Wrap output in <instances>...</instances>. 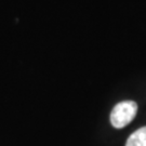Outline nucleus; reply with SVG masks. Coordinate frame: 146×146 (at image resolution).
Masks as SVG:
<instances>
[{"mask_svg":"<svg viewBox=\"0 0 146 146\" xmlns=\"http://www.w3.org/2000/svg\"><path fill=\"white\" fill-rule=\"evenodd\" d=\"M125 146H146V127L133 132L129 136Z\"/></svg>","mask_w":146,"mask_h":146,"instance_id":"f03ea898","label":"nucleus"},{"mask_svg":"<svg viewBox=\"0 0 146 146\" xmlns=\"http://www.w3.org/2000/svg\"><path fill=\"white\" fill-rule=\"evenodd\" d=\"M137 111V105L133 101L120 102L111 110L110 122L117 129H121L129 125L135 117Z\"/></svg>","mask_w":146,"mask_h":146,"instance_id":"f257e3e1","label":"nucleus"}]
</instances>
